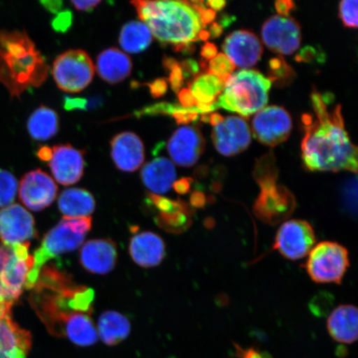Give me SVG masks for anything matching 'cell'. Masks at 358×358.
<instances>
[{"label": "cell", "mask_w": 358, "mask_h": 358, "mask_svg": "<svg viewBox=\"0 0 358 358\" xmlns=\"http://www.w3.org/2000/svg\"><path fill=\"white\" fill-rule=\"evenodd\" d=\"M334 96L321 95L313 88L311 102L315 116L304 114L302 159L310 171L357 172V148L346 131L340 105L329 109Z\"/></svg>", "instance_id": "6da1fadb"}, {"label": "cell", "mask_w": 358, "mask_h": 358, "mask_svg": "<svg viewBox=\"0 0 358 358\" xmlns=\"http://www.w3.org/2000/svg\"><path fill=\"white\" fill-rule=\"evenodd\" d=\"M29 302L48 332L64 338L65 327L78 315H92L94 291L75 283L66 272L55 265L43 266Z\"/></svg>", "instance_id": "7a4b0ae2"}, {"label": "cell", "mask_w": 358, "mask_h": 358, "mask_svg": "<svg viewBox=\"0 0 358 358\" xmlns=\"http://www.w3.org/2000/svg\"><path fill=\"white\" fill-rule=\"evenodd\" d=\"M48 73L44 58L25 31L0 29V84L12 99L41 86Z\"/></svg>", "instance_id": "3957f363"}, {"label": "cell", "mask_w": 358, "mask_h": 358, "mask_svg": "<svg viewBox=\"0 0 358 358\" xmlns=\"http://www.w3.org/2000/svg\"><path fill=\"white\" fill-rule=\"evenodd\" d=\"M138 17L159 42L173 48L199 41L204 26L190 1H134Z\"/></svg>", "instance_id": "277c9868"}, {"label": "cell", "mask_w": 358, "mask_h": 358, "mask_svg": "<svg viewBox=\"0 0 358 358\" xmlns=\"http://www.w3.org/2000/svg\"><path fill=\"white\" fill-rule=\"evenodd\" d=\"M271 84L257 70H240L227 79L216 104L218 108L249 117L265 108Z\"/></svg>", "instance_id": "5b68a950"}, {"label": "cell", "mask_w": 358, "mask_h": 358, "mask_svg": "<svg viewBox=\"0 0 358 358\" xmlns=\"http://www.w3.org/2000/svg\"><path fill=\"white\" fill-rule=\"evenodd\" d=\"M92 228V217H64L44 236L41 245L34 254V266L27 278L25 289H31L37 282L40 271L50 259L73 252L82 245Z\"/></svg>", "instance_id": "8992f818"}, {"label": "cell", "mask_w": 358, "mask_h": 358, "mask_svg": "<svg viewBox=\"0 0 358 358\" xmlns=\"http://www.w3.org/2000/svg\"><path fill=\"white\" fill-rule=\"evenodd\" d=\"M253 176L262 192L256 203L258 216L266 220L286 217L294 207V199L285 187L276 185L278 169L272 151L257 160Z\"/></svg>", "instance_id": "52a82bcc"}, {"label": "cell", "mask_w": 358, "mask_h": 358, "mask_svg": "<svg viewBox=\"0 0 358 358\" xmlns=\"http://www.w3.org/2000/svg\"><path fill=\"white\" fill-rule=\"evenodd\" d=\"M29 243L4 245L0 241V302L15 303L25 289L34 266Z\"/></svg>", "instance_id": "ba28073f"}, {"label": "cell", "mask_w": 358, "mask_h": 358, "mask_svg": "<svg viewBox=\"0 0 358 358\" xmlns=\"http://www.w3.org/2000/svg\"><path fill=\"white\" fill-rule=\"evenodd\" d=\"M306 263L310 279L317 284H342L349 266L346 248L335 241H322L313 246Z\"/></svg>", "instance_id": "9c48e42d"}, {"label": "cell", "mask_w": 358, "mask_h": 358, "mask_svg": "<svg viewBox=\"0 0 358 358\" xmlns=\"http://www.w3.org/2000/svg\"><path fill=\"white\" fill-rule=\"evenodd\" d=\"M95 66L86 52L69 50L53 62L52 76L62 91L78 93L86 88L94 77Z\"/></svg>", "instance_id": "30bf717a"}, {"label": "cell", "mask_w": 358, "mask_h": 358, "mask_svg": "<svg viewBox=\"0 0 358 358\" xmlns=\"http://www.w3.org/2000/svg\"><path fill=\"white\" fill-rule=\"evenodd\" d=\"M315 243V231L311 224L301 219H292L279 228L274 249L285 258L297 261L307 257Z\"/></svg>", "instance_id": "8fae6325"}, {"label": "cell", "mask_w": 358, "mask_h": 358, "mask_svg": "<svg viewBox=\"0 0 358 358\" xmlns=\"http://www.w3.org/2000/svg\"><path fill=\"white\" fill-rule=\"evenodd\" d=\"M264 43L280 56L291 55L301 46L302 34L299 22L291 17L274 15L262 26Z\"/></svg>", "instance_id": "7c38bea8"}, {"label": "cell", "mask_w": 358, "mask_h": 358, "mask_svg": "<svg viewBox=\"0 0 358 358\" xmlns=\"http://www.w3.org/2000/svg\"><path fill=\"white\" fill-rule=\"evenodd\" d=\"M252 131L262 144L275 147L287 141L292 131V119L283 107H266L254 116Z\"/></svg>", "instance_id": "4fadbf2b"}, {"label": "cell", "mask_w": 358, "mask_h": 358, "mask_svg": "<svg viewBox=\"0 0 358 358\" xmlns=\"http://www.w3.org/2000/svg\"><path fill=\"white\" fill-rule=\"evenodd\" d=\"M37 235L34 218L19 204L0 210V241L4 245L29 243Z\"/></svg>", "instance_id": "5bb4252c"}, {"label": "cell", "mask_w": 358, "mask_h": 358, "mask_svg": "<svg viewBox=\"0 0 358 358\" xmlns=\"http://www.w3.org/2000/svg\"><path fill=\"white\" fill-rule=\"evenodd\" d=\"M212 138L219 153L229 157L248 149L252 142V132L245 120L238 116H228L214 127Z\"/></svg>", "instance_id": "9a60e30c"}, {"label": "cell", "mask_w": 358, "mask_h": 358, "mask_svg": "<svg viewBox=\"0 0 358 358\" xmlns=\"http://www.w3.org/2000/svg\"><path fill=\"white\" fill-rule=\"evenodd\" d=\"M57 194L56 182L41 169L26 173L21 179L20 199L32 211L40 212L49 207L55 201Z\"/></svg>", "instance_id": "2e32d148"}, {"label": "cell", "mask_w": 358, "mask_h": 358, "mask_svg": "<svg viewBox=\"0 0 358 358\" xmlns=\"http://www.w3.org/2000/svg\"><path fill=\"white\" fill-rule=\"evenodd\" d=\"M206 142L199 129L194 127L178 128L169 138L168 152L178 166L191 167L203 155Z\"/></svg>", "instance_id": "e0dca14e"}, {"label": "cell", "mask_w": 358, "mask_h": 358, "mask_svg": "<svg viewBox=\"0 0 358 358\" xmlns=\"http://www.w3.org/2000/svg\"><path fill=\"white\" fill-rule=\"evenodd\" d=\"M222 50L235 66L250 69L261 59L263 46L254 33L248 30H237L227 36Z\"/></svg>", "instance_id": "ac0fdd59"}, {"label": "cell", "mask_w": 358, "mask_h": 358, "mask_svg": "<svg viewBox=\"0 0 358 358\" xmlns=\"http://www.w3.org/2000/svg\"><path fill=\"white\" fill-rule=\"evenodd\" d=\"M52 150V155L49 161V166L56 180L64 186L77 183L84 172L83 152L69 145H57Z\"/></svg>", "instance_id": "d6986e66"}, {"label": "cell", "mask_w": 358, "mask_h": 358, "mask_svg": "<svg viewBox=\"0 0 358 358\" xmlns=\"http://www.w3.org/2000/svg\"><path fill=\"white\" fill-rule=\"evenodd\" d=\"M117 248L113 241L96 239L87 241L80 250V262L92 274L106 275L114 270Z\"/></svg>", "instance_id": "ffe728a7"}, {"label": "cell", "mask_w": 358, "mask_h": 358, "mask_svg": "<svg viewBox=\"0 0 358 358\" xmlns=\"http://www.w3.org/2000/svg\"><path fill=\"white\" fill-rule=\"evenodd\" d=\"M111 157L122 171H136L145 161L144 144L134 133L119 134L111 141Z\"/></svg>", "instance_id": "44dd1931"}, {"label": "cell", "mask_w": 358, "mask_h": 358, "mask_svg": "<svg viewBox=\"0 0 358 358\" xmlns=\"http://www.w3.org/2000/svg\"><path fill=\"white\" fill-rule=\"evenodd\" d=\"M32 336L17 325L10 316L0 319V358H27Z\"/></svg>", "instance_id": "7402d4cb"}, {"label": "cell", "mask_w": 358, "mask_h": 358, "mask_svg": "<svg viewBox=\"0 0 358 358\" xmlns=\"http://www.w3.org/2000/svg\"><path fill=\"white\" fill-rule=\"evenodd\" d=\"M129 249L133 261L145 268L159 266L166 255L163 239L150 231L134 235L129 243Z\"/></svg>", "instance_id": "603a6c76"}, {"label": "cell", "mask_w": 358, "mask_h": 358, "mask_svg": "<svg viewBox=\"0 0 358 358\" xmlns=\"http://www.w3.org/2000/svg\"><path fill=\"white\" fill-rule=\"evenodd\" d=\"M327 329L336 342L352 344L358 334V311L352 304H342L330 313Z\"/></svg>", "instance_id": "cb8c5ba5"}, {"label": "cell", "mask_w": 358, "mask_h": 358, "mask_svg": "<svg viewBox=\"0 0 358 358\" xmlns=\"http://www.w3.org/2000/svg\"><path fill=\"white\" fill-rule=\"evenodd\" d=\"M176 169L171 161L164 157L146 164L141 171V179L148 189L155 194H166L176 179Z\"/></svg>", "instance_id": "d4e9b609"}, {"label": "cell", "mask_w": 358, "mask_h": 358, "mask_svg": "<svg viewBox=\"0 0 358 358\" xmlns=\"http://www.w3.org/2000/svg\"><path fill=\"white\" fill-rule=\"evenodd\" d=\"M96 70L106 82L119 83L131 75L132 62L131 58L119 49L109 48L97 57Z\"/></svg>", "instance_id": "484cf974"}, {"label": "cell", "mask_w": 358, "mask_h": 358, "mask_svg": "<svg viewBox=\"0 0 358 358\" xmlns=\"http://www.w3.org/2000/svg\"><path fill=\"white\" fill-rule=\"evenodd\" d=\"M58 208L66 218L89 217L95 211L96 201L87 190L69 189L60 194Z\"/></svg>", "instance_id": "4316f807"}, {"label": "cell", "mask_w": 358, "mask_h": 358, "mask_svg": "<svg viewBox=\"0 0 358 358\" xmlns=\"http://www.w3.org/2000/svg\"><path fill=\"white\" fill-rule=\"evenodd\" d=\"M131 325L127 317L115 311L103 313L98 322V331L102 342L115 346L131 333Z\"/></svg>", "instance_id": "83f0119b"}, {"label": "cell", "mask_w": 358, "mask_h": 358, "mask_svg": "<svg viewBox=\"0 0 358 358\" xmlns=\"http://www.w3.org/2000/svg\"><path fill=\"white\" fill-rule=\"evenodd\" d=\"M153 37L150 30L141 21L127 22L120 34V45L129 53H140L150 47Z\"/></svg>", "instance_id": "f1b7e54d"}, {"label": "cell", "mask_w": 358, "mask_h": 358, "mask_svg": "<svg viewBox=\"0 0 358 358\" xmlns=\"http://www.w3.org/2000/svg\"><path fill=\"white\" fill-rule=\"evenodd\" d=\"M27 127L34 140L48 141L57 133L58 116L48 107H39L30 115Z\"/></svg>", "instance_id": "f546056e"}, {"label": "cell", "mask_w": 358, "mask_h": 358, "mask_svg": "<svg viewBox=\"0 0 358 358\" xmlns=\"http://www.w3.org/2000/svg\"><path fill=\"white\" fill-rule=\"evenodd\" d=\"M225 83L208 73H201L192 80L189 90L196 104L211 105L216 102L223 91Z\"/></svg>", "instance_id": "4dcf8cb0"}, {"label": "cell", "mask_w": 358, "mask_h": 358, "mask_svg": "<svg viewBox=\"0 0 358 358\" xmlns=\"http://www.w3.org/2000/svg\"><path fill=\"white\" fill-rule=\"evenodd\" d=\"M295 77V73L292 67L279 56L271 58L268 62V77L271 83H275L277 86H285L291 83Z\"/></svg>", "instance_id": "1f68e13d"}, {"label": "cell", "mask_w": 358, "mask_h": 358, "mask_svg": "<svg viewBox=\"0 0 358 358\" xmlns=\"http://www.w3.org/2000/svg\"><path fill=\"white\" fill-rule=\"evenodd\" d=\"M17 178L10 171L0 169V208L15 201L17 191Z\"/></svg>", "instance_id": "d6a6232c"}, {"label": "cell", "mask_w": 358, "mask_h": 358, "mask_svg": "<svg viewBox=\"0 0 358 358\" xmlns=\"http://www.w3.org/2000/svg\"><path fill=\"white\" fill-rule=\"evenodd\" d=\"M236 66L224 53L218 55L209 62L207 71L208 74L215 76L226 83L235 70Z\"/></svg>", "instance_id": "836d02e7"}, {"label": "cell", "mask_w": 358, "mask_h": 358, "mask_svg": "<svg viewBox=\"0 0 358 358\" xmlns=\"http://www.w3.org/2000/svg\"><path fill=\"white\" fill-rule=\"evenodd\" d=\"M357 0H353V1L344 0L339 4L340 19L348 28H357Z\"/></svg>", "instance_id": "e575fe53"}, {"label": "cell", "mask_w": 358, "mask_h": 358, "mask_svg": "<svg viewBox=\"0 0 358 358\" xmlns=\"http://www.w3.org/2000/svg\"><path fill=\"white\" fill-rule=\"evenodd\" d=\"M199 114H201V112L196 106L183 107L177 106L172 116L178 124H186L198 120Z\"/></svg>", "instance_id": "d590c367"}, {"label": "cell", "mask_w": 358, "mask_h": 358, "mask_svg": "<svg viewBox=\"0 0 358 358\" xmlns=\"http://www.w3.org/2000/svg\"><path fill=\"white\" fill-rule=\"evenodd\" d=\"M317 57L319 62H324L325 56L324 53H320L319 49H316L312 46H306L301 49V51L295 56L294 59L299 62H307L310 64Z\"/></svg>", "instance_id": "8d00e7d4"}, {"label": "cell", "mask_w": 358, "mask_h": 358, "mask_svg": "<svg viewBox=\"0 0 358 358\" xmlns=\"http://www.w3.org/2000/svg\"><path fill=\"white\" fill-rule=\"evenodd\" d=\"M73 22V15L70 11L58 13L52 22V27L57 32H66Z\"/></svg>", "instance_id": "74e56055"}, {"label": "cell", "mask_w": 358, "mask_h": 358, "mask_svg": "<svg viewBox=\"0 0 358 358\" xmlns=\"http://www.w3.org/2000/svg\"><path fill=\"white\" fill-rule=\"evenodd\" d=\"M179 66H180L183 78H195L200 74V65L195 60L187 59L182 61Z\"/></svg>", "instance_id": "f35d334b"}, {"label": "cell", "mask_w": 358, "mask_h": 358, "mask_svg": "<svg viewBox=\"0 0 358 358\" xmlns=\"http://www.w3.org/2000/svg\"><path fill=\"white\" fill-rule=\"evenodd\" d=\"M236 357L239 358H271L266 352H261L254 348H243L235 344Z\"/></svg>", "instance_id": "ab89813d"}, {"label": "cell", "mask_w": 358, "mask_h": 358, "mask_svg": "<svg viewBox=\"0 0 358 358\" xmlns=\"http://www.w3.org/2000/svg\"><path fill=\"white\" fill-rule=\"evenodd\" d=\"M169 83L174 92L178 93L183 85V76L179 64L170 71Z\"/></svg>", "instance_id": "60d3db41"}, {"label": "cell", "mask_w": 358, "mask_h": 358, "mask_svg": "<svg viewBox=\"0 0 358 358\" xmlns=\"http://www.w3.org/2000/svg\"><path fill=\"white\" fill-rule=\"evenodd\" d=\"M150 93L155 98H159L165 95L168 90V83L165 79H157L149 84Z\"/></svg>", "instance_id": "b9f144b4"}, {"label": "cell", "mask_w": 358, "mask_h": 358, "mask_svg": "<svg viewBox=\"0 0 358 358\" xmlns=\"http://www.w3.org/2000/svg\"><path fill=\"white\" fill-rule=\"evenodd\" d=\"M275 6L276 11L283 17H289V13L295 8L294 3L290 0H279L275 2Z\"/></svg>", "instance_id": "7bdbcfd3"}, {"label": "cell", "mask_w": 358, "mask_h": 358, "mask_svg": "<svg viewBox=\"0 0 358 358\" xmlns=\"http://www.w3.org/2000/svg\"><path fill=\"white\" fill-rule=\"evenodd\" d=\"M87 101L82 98L66 97L64 107L66 110L86 109Z\"/></svg>", "instance_id": "ee69618b"}, {"label": "cell", "mask_w": 358, "mask_h": 358, "mask_svg": "<svg viewBox=\"0 0 358 358\" xmlns=\"http://www.w3.org/2000/svg\"><path fill=\"white\" fill-rule=\"evenodd\" d=\"M178 99L183 107H194L196 106V101L194 97L192 96L189 89H182L178 92Z\"/></svg>", "instance_id": "f6af8a7d"}, {"label": "cell", "mask_w": 358, "mask_h": 358, "mask_svg": "<svg viewBox=\"0 0 358 358\" xmlns=\"http://www.w3.org/2000/svg\"><path fill=\"white\" fill-rule=\"evenodd\" d=\"M217 55V48L214 43H207L201 48V56L206 62L213 60Z\"/></svg>", "instance_id": "bcb514c9"}, {"label": "cell", "mask_w": 358, "mask_h": 358, "mask_svg": "<svg viewBox=\"0 0 358 358\" xmlns=\"http://www.w3.org/2000/svg\"><path fill=\"white\" fill-rule=\"evenodd\" d=\"M192 182V179L189 178H182L180 180L174 182L173 187L174 189L178 194H185L190 189L191 183Z\"/></svg>", "instance_id": "7dc6e473"}, {"label": "cell", "mask_w": 358, "mask_h": 358, "mask_svg": "<svg viewBox=\"0 0 358 358\" xmlns=\"http://www.w3.org/2000/svg\"><path fill=\"white\" fill-rule=\"evenodd\" d=\"M74 7L80 11H91L96 8L101 1H71Z\"/></svg>", "instance_id": "c3c4849f"}, {"label": "cell", "mask_w": 358, "mask_h": 358, "mask_svg": "<svg viewBox=\"0 0 358 358\" xmlns=\"http://www.w3.org/2000/svg\"><path fill=\"white\" fill-rule=\"evenodd\" d=\"M201 20L203 22V26L211 24V22L216 17V12L211 10V8H206L203 11L200 13Z\"/></svg>", "instance_id": "681fc988"}, {"label": "cell", "mask_w": 358, "mask_h": 358, "mask_svg": "<svg viewBox=\"0 0 358 358\" xmlns=\"http://www.w3.org/2000/svg\"><path fill=\"white\" fill-rule=\"evenodd\" d=\"M235 20L236 17L228 15L227 13H223L220 16V19H219L218 24L222 29L228 28Z\"/></svg>", "instance_id": "f907efd6"}, {"label": "cell", "mask_w": 358, "mask_h": 358, "mask_svg": "<svg viewBox=\"0 0 358 358\" xmlns=\"http://www.w3.org/2000/svg\"><path fill=\"white\" fill-rule=\"evenodd\" d=\"M43 6L47 8L48 10L56 13L61 10L62 7V1H44L42 2Z\"/></svg>", "instance_id": "816d5d0a"}, {"label": "cell", "mask_w": 358, "mask_h": 358, "mask_svg": "<svg viewBox=\"0 0 358 358\" xmlns=\"http://www.w3.org/2000/svg\"><path fill=\"white\" fill-rule=\"evenodd\" d=\"M208 33L210 34V37L213 38H217L222 34L223 29L220 25H219L218 22H213V24L209 27Z\"/></svg>", "instance_id": "f5cc1de1"}, {"label": "cell", "mask_w": 358, "mask_h": 358, "mask_svg": "<svg viewBox=\"0 0 358 358\" xmlns=\"http://www.w3.org/2000/svg\"><path fill=\"white\" fill-rule=\"evenodd\" d=\"M52 155V150L48 147H43L38 152V158L43 161H50Z\"/></svg>", "instance_id": "db71d44e"}, {"label": "cell", "mask_w": 358, "mask_h": 358, "mask_svg": "<svg viewBox=\"0 0 358 358\" xmlns=\"http://www.w3.org/2000/svg\"><path fill=\"white\" fill-rule=\"evenodd\" d=\"M213 11H220L226 6L227 2L223 0H210L206 3Z\"/></svg>", "instance_id": "11a10c76"}, {"label": "cell", "mask_w": 358, "mask_h": 358, "mask_svg": "<svg viewBox=\"0 0 358 358\" xmlns=\"http://www.w3.org/2000/svg\"><path fill=\"white\" fill-rule=\"evenodd\" d=\"M13 306V304L12 303L0 302V319L10 316Z\"/></svg>", "instance_id": "9f6ffc18"}, {"label": "cell", "mask_w": 358, "mask_h": 358, "mask_svg": "<svg viewBox=\"0 0 358 358\" xmlns=\"http://www.w3.org/2000/svg\"><path fill=\"white\" fill-rule=\"evenodd\" d=\"M178 64V62L176 59H173V58H164V66H165V69H166L169 71H171L173 69V67H176Z\"/></svg>", "instance_id": "6f0895ef"}, {"label": "cell", "mask_w": 358, "mask_h": 358, "mask_svg": "<svg viewBox=\"0 0 358 358\" xmlns=\"http://www.w3.org/2000/svg\"><path fill=\"white\" fill-rule=\"evenodd\" d=\"M204 203V196L200 192H196L192 195V203L196 206H199Z\"/></svg>", "instance_id": "680465c9"}, {"label": "cell", "mask_w": 358, "mask_h": 358, "mask_svg": "<svg viewBox=\"0 0 358 358\" xmlns=\"http://www.w3.org/2000/svg\"><path fill=\"white\" fill-rule=\"evenodd\" d=\"M224 117L220 114L213 113L211 114V117H210V122L213 125V127H217L219 124L223 122Z\"/></svg>", "instance_id": "91938a15"}, {"label": "cell", "mask_w": 358, "mask_h": 358, "mask_svg": "<svg viewBox=\"0 0 358 358\" xmlns=\"http://www.w3.org/2000/svg\"><path fill=\"white\" fill-rule=\"evenodd\" d=\"M210 38V34L208 33V31L203 29L201 31L199 35V39L201 40V41H208V38Z\"/></svg>", "instance_id": "94428289"}, {"label": "cell", "mask_w": 358, "mask_h": 358, "mask_svg": "<svg viewBox=\"0 0 358 358\" xmlns=\"http://www.w3.org/2000/svg\"><path fill=\"white\" fill-rule=\"evenodd\" d=\"M212 113H208V114H203L201 116V120L203 122L205 123H209L210 122V117H211Z\"/></svg>", "instance_id": "6125c7cd"}]
</instances>
